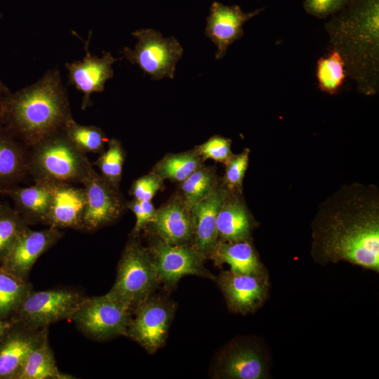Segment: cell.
Returning <instances> with one entry per match:
<instances>
[{"label":"cell","mask_w":379,"mask_h":379,"mask_svg":"<svg viewBox=\"0 0 379 379\" xmlns=\"http://www.w3.org/2000/svg\"><path fill=\"white\" fill-rule=\"evenodd\" d=\"M107 149L93 164L98 166L100 174L111 184L119 187L121 180L125 154L120 141L112 138L108 141Z\"/></svg>","instance_id":"32"},{"label":"cell","mask_w":379,"mask_h":379,"mask_svg":"<svg viewBox=\"0 0 379 379\" xmlns=\"http://www.w3.org/2000/svg\"><path fill=\"white\" fill-rule=\"evenodd\" d=\"M28 224L6 202H0V262L8 255Z\"/></svg>","instance_id":"31"},{"label":"cell","mask_w":379,"mask_h":379,"mask_svg":"<svg viewBox=\"0 0 379 379\" xmlns=\"http://www.w3.org/2000/svg\"><path fill=\"white\" fill-rule=\"evenodd\" d=\"M68 139L83 153L101 154L108 139L105 132L95 126L81 125L72 117L62 128Z\"/></svg>","instance_id":"27"},{"label":"cell","mask_w":379,"mask_h":379,"mask_svg":"<svg viewBox=\"0 0 379 379\" xmlns=\"http://www.w3.org/2000/svg\"><path fill=\"white\" fill-rule=\"evenodd\" d=\"M211 371L215 378L264 379L268 376L267 359L253 339L237 338L218 352Z\"/></svg>","instance_id":"11"},{"label":"cell","mask_w":379,"mask_h":379,"mask_svg":"<svg viewBox=\"0 0 379 379\" xmlns=\"http://www.w3.org/2000/svg\"><path fill=\"white\" fill-rule=\"evenodd\" d=\"M53 194L45 222L48 227L82 230L86 206L84 187L69 183H51Z\"/></svg>","instance_id":"19"},{"label":"cell","mask_w":379,"mask_h":379,"mask_svg":"<svg viewBox=\"0 0 379 379\" xmlns=\"http://www.w3.org/2000/svg\"><path fill=\"white\" fill-rule=\"evenodd\" d=\"M9 197L13 201L14 208L29 225L46 220L53 194L52 184L45 182H34L29 187L13 186L0 191Z\"/></svg>","instance_id":"22"},{"label":"cell","mask_w":379,"mask_h":379,"mask_svg":"<svg viewBox=\"0 0 379 379\" xmlns=\"http://www.w3.org/2000/svg\"><path fill=\"white\" fill-rule=\"evenodd\" d=\"M29 147L0 128V191L18 185L28 175Z\"/></svg>","instance_id":"23"},{"label":"cell","mask_w":379,"mask_h":379,"mask_svg":"<svg viewBox=\"0 0 379 379\" xmlns=\"http://www.w3.org/2000/svg\"><path fill=\"white\" fill-rule=\"evenodd\" d=\"M311 254L321 265L347 262L379 272V190L343 185L324 201L312 223Z\"/></svg>","instance_id":"1"},{"label":"cell","mask_w":379,"mask_h":379,"mask_svg":"<svg viewBox=\"0 0 379 379\" xmlns=\"http://www.w3.org/2000/svg\"><path fill=\"white\" fill-rule=\"evenodd\" d=\"M160 286L167 291L174 289L180 279L195 275L215 280L204 266L206 258L190 245H171L157 240L147 247Z\"/></svg>","instance_id":"10"},{"label":"cell","mask_w":379,"mask_h":379,"mask_svg":"<svg viewBox=\"0 0 379 379\" xmlns=\"http://www.w3.org/2000/svg\"><path fill=\"white\" fill-rule=\"evenodd\" d=\"M208 258L213 260L216 266L228 265L230 270L235 272L253 274L267 272L251 240L218 241Z\"/></svg>","instance_id":"24"},{"label":"cell","mask_w":379,"mask_h":379,"mask_svg":"<svg viewBox=\"0 0 379 379\" xmlns=\"http://www.w3.org/2000/svg\"><path fill=\"white\" fill-rule=\"evenodd\" d=\"M126 207L131 210L135 216V224L131 237H138L141 231L151 224L155 217L157 210L151 201L133 199Z\"/></svg>","instance_id":"35"},{"label":"cell","mask_w":379,"mask_h":379,"mask_svg":"<svg viewBox=\"0 0 379 379\" xmlns=\"http://www.w3.org/2000/svg\"><path fill=\"white\" fill-rule=\"evenodd\" d=\"M347 0H305L303 8L310 15L324 19L338 12Z\"/></svg>","instance_id":"37"},{"label":"cell","mask_w":379,"mask_h":379,"mask_svg":"<svg viewBox=\"0 0 379 379\" xmlns=\"http://www.w3.org/2000/svg\"><path fill=\"white\" fill-rule=\"evenodd\" d=\"M162 185L163 179L153 172L135 180L131 193L135 199L151 201Z\"/></svg>","instance_id":"36"},{"label":"cell","mask_w":379,"mask_h":379,"mask_svg":"<svg viewBox=\"0 0 379 379\" xmlns=\"http://www.w3.org/2000/svg\"><path fill=\"white\" fill-rule=\"evenodd\" d=\"M239 193H228L217 217L218 241H239L251 240L257 222Z\"/></svg>","instance_id":"20"},{"label":"cell","mask_w":379,"mask_h":379,"mask_svg":"<svg viewBox=\"0 0 379 379\" xmlns=\"http://www.w3.org/2000/svg\"><path fill=\"white\" fill-rule=\"evenodd\" d=\"M84 298L78 292L64 288L32 290L9 319L32 328H48L70 319Z\"/></svg>","instance_id":"8"},{"label":"cell","mask_w":379,"mask_h":379,"mask_svg":"<svg viewBox=\"0 0 379 379\" xmlns=\"http://www.w3.org/2000/svg\"><path fill=\"white\" fill-rule=\"evenodd\" d=\"M133 312L109 292L84 299L71 317L77 328L87 337L107 340L126 336Z\"/></svg>","instance_id":"6"},{"label":"cell","mask_w":379,"mask_h":379,"mask_svg":"<svg viewBox=\"0 0 379 379\" xmlns=\"http://www.w3.org/2000/svg\"><path fill=\"white\" fill-rule=\"evenodd\" d=\"M138 39L134 49L125 47L124 57L132 65H138L152 79L174 78L175 66L183 48L174 37H164L152 29H140L132 32Z\"/></svg>","instance_id":"7"},{"label":"cell","mask_w":379,"mask_h":379,"mask_svg":"<svg viewBox=\"0 0 379 379\" xmlns=\"http://www.w3.org/2000/svg\"><path fill=\"white\" fill-rule=\"evenodd\" d=\"M228 191L217 187L207 198L194 204L190 209L193 237L192 246L208 258L218 241L217 217Z\"/></svg>","instance_id":"18"},{"label":"cell","mask_w":379,"mask_h":379,"mask_svg":"<svg viewBox=\"0 0 379 379\" xmlns=\"http://www.w3.org/2000/svg\"><path fill=\"white\" fill-rule=\"evenodd\" d=\"M200 158L197 151L168 154L156 165L154 173L162 179L182 182L201 167Z\"/></svg>","instance_id":"28"},{"label":"cell","mask_w":379,"mask_h":379,"mask_svg":"<svg viewBox=\"0 0 379 379\" xmlns=\"http://www.w3.org/2000/svg\"><path fill=\"white\" fill-rule=\"evenodd\" d=\"M231 144L230 138L215 135L199 145L196 151L204 159H211L225 164L233 155Z\"/></svg>","instance_id":"34"},{"label":"cell","mask_w":379,"mask_h":379,"mask_svg":"<svg viewBox=\"0 0 379 379\" xmlns=\"http://www.w3.org/2000/svg\"><path fill=\"white\" fill-rule=\"evenodd\" d=\"M151 225L162 241L171 245L192 246L191 213L184 202L174 201L157 210Z\"/></svg>","instance_id":"21"},{"label":"cell","mask_w":379,"mask_h":379,"mask_svg":"<svg viewBox=\"0 0 379 379\" xmlns=\"http://www.w3.org/2000/svg\"><path fill=\"white\" fill-rule=\"evenodd\" d=\"M13 324L11 319H3L0 318V340L10 329Z\"/></svg>","instance_id":"39"},{"label":"cell","mask_w":379,"mask_h":379,"mask_svg":"<svg viewBox=\"0 0 379 379\" xmlns=\"http://www.w3.org/2000/svg\"><path fill=\"white\" fill-rule=\"evenodd\" d=\"M58 368L48 335L27 356L17 379H72Z\"/></svg>","instance_id":"25"},{"label":"cell","mask_w":379,"mask_h":379,"mask_svg":"<svg viewBox=\"0 0 379 379\" xmlns=\"http://www.w3.org/2000/svg\"><path fill=\"white\" fill-rule=\"evenodd\" d=\"M228 309L237 314L253 313L263 305L268 298L269 276L262 274L222 271L215 277Z\"/></svg>","instance_id":"13"},{"label":"cell","mask_w":379,"mask_h":379,"mask_svg":"<svg viewBox=\"0 0 379 379\" xmlns=\"http://www.w3.org/2000/svg\"><path fill=\"white\" fill-rule=\"evenodd\" d=\"M81 184L86 194L81 230L94 231L114 222L126 206L119 187L93 168Z\"/></svg>","instance_id":"12"},{"label":"cell","mask_w":379,"mask_h":379,"mask_svg":"<svg viewBox=\"0 0 379 379\" xmlns=\"http://www.w3.org/2000/svg\"><path fill=\"white\" fill-rule=\"evenodd\" d=\"M347 74L345 62L340 54L331 50L317 61V78L319 89L328 94L337 93L344 83Z\"/></svg>","instance_id":"30"},{"label":"cell","mask_w":379,"mask_h":379,"mask_svg":"<svg viewBox=\"0 0 379 379\" xmlns=\"http://www.w3.org/2000/svg\"><path fill=\"white\" fill-rule=\"evenodd\" d=\"M250 150L233 154L225 163L223 186L229 192L241 194L243 180L248 168Z\"/></svg>","instance_id":"33"},{"label":"cell","mask_w":379,"mask_h":379,"mask_svg":"<svg viewBox=\"0 0 379 379\" xmlns=\"http://www.w3.org/2000/svg\"><path fill=\"white\" fill-rule=\"evenodd\" d=\"M131 237L117 265L115 281L108 291L131 311L160 286L157 271L147 247Z\"/></svg>","instance_id":"5"},{"label":"cell","mask_w":379,"mask_h":379,"mask_svg":"<svg viewBox=\"0 0 379 379\" xmlns=\"http://www.w3.org/2000/svg\"><path fill=\"white\" fill-rule=\"evenodd\" d=\"M63 234L60 229L51 227L41 230H32L27 227L20 234L0 265L11 274L27 280L35 262L54 246Z\"/></svg>","instance_id":"14"},{"label":"cell","mask_w":379,"mask_h":379,"mask_svg":"<svg viewBox=\"0 0 379 379\" xmlns=\"http://www.w3.org/2000/svg\"><path fill=\"white\" fill-rule=\"evenodd\" d=\"M48 328L13 324L0 340V379H17L32 350L48 335Z\"/></svg>","instance_id":"16"},{"label":"cell","mask_w":379,"mask_h":379,"mask_svg":"<svg viewBox=\"0 0 379 379\" xmlns=\"http://www.w3.org/2000/svg\"><path fill=\"white\" fill-rule=\"evenodd\" d=\"M93 166L62 129L29 148L28 174L34 182L81 184Z\"/></svg>","instance_id":"4"},{"label":"cell","mask_w":379,"mask_h":379,"mask_svg":"<svg viewBox=\"0 0 379 379\" xmlns=\"http://www.w3.org/2000/svg\"><path fill=\"white\" fill-rule=\"evenodd\" d=\"M176 310L166 295L152 293L133 311L126 337L152 354L166 343Z\"/></svg>","instance_id":"9"},{"label":"cell","mask_w":379,"mask_h":379,"mask_svg":"<svg viewBox=\"0 0 379 379\" xmlns=\"http://www.w3.org/2000/svg\"><path fill=\"white\" fill-rule=\"evenodd\" d=\"M331 50L345 62L358 91L373 95L379 90V0H347L325 25Z\"/></svg>","instance_id":"2"},{"label":"cell","mask_w":379,"mask_h":379,"mask_svg":"<svg viewBox=\"0 0 379 379\" xmlns=\"http://www.w3.org/2000/svg\"><path fill=\"white\" fill-rule=\"evenodd\" d=\"M264 8L244 13L237 5L226 6L214 1L206 18L205 34L216 46L215 58H222L228 46L244 35L243 25Z\"/></svg>","instance_id":"17"},{"label":"cell","mask_w":379,"mask_h":379,"mask_svg":"<svg viewBox=\"0 0 379 379\" xmlns=\"http://www.w3.org/2000/svg\"><path fill=\"white\" fill-rule=\"evenodd\" d=\"M7 93H8V89L0 80V94Z\"/></svg>","instance_id":"40"},{"label":"cell","mask_w":379,"mask_h":379,"mask_svg":"<svg viewBox=\"0 0 379 379\" xmlns=\"http://www.w3.org/2000/svg\"><path fill=\"white\" fill-rule=\"evenodd\" d=\"M32 291L30 283L11 274L0 265V318L9 319Z\"/></svg>","instance_id":"26"},{"label":"cell","mask_w":379,"mask_h":379,"mask_svg":"<svg viewBox=\"0 0 379 379\" xmlns=\"http://www.w3.org/2000/svg\"><path fill=\"white\" fill-rule=\"evenodd\" d=\"M218 187V179L211 168L199 167L182 182L184 204L190 209L210 196Z\"/></svg>","instance_id":"29"},{"label":"cell","mask_w":379,"mask_h":379,"mask_svg":"<svg viewBox=\"0 0 379 379\" xmlns=\"http://www.w3.org/2000/svg\"><path fill=\"white\" fill-rule=\"evenodd\" d=\"M66 88L58 69L6 96L4 128L30 148L60 131L72 118Z\"/></svg>","instance_id":"3"},{"label":"cell","mask_w":379,"mask_h":379,"mask_svg":"<svg viewBox=\"0 0 379 379\" xmlns=\"http://www.w3.org/2000/svg\"><path fill=\"white\" fill-rule=\"evenodd\" d=\"M88 39L85 41V56L81 60L66 62L65 68L68 72L69 84L84 93L81 109H86L92 102L91 95L93 93L102 92L105 84L114 76L112 65L118 60L109 52H103L102 57L91 55L88 51Z\"/></svg>","instance_id":"15"},{"label":"cell","mask_w":379,"mask_h":379,"mask_svg":"<svg viewBox=\"0 0 379 379\" xmlns=\"http://www.w3.org/2000/svg\"><path fill=\"white\" fill-rule=\"evenodd\" d=\"M9 93L0 94V128L4 127L6 114V96Z\"/></svg>","instance_id":"38"}]
</instances>
